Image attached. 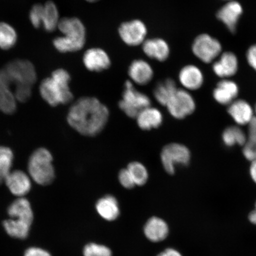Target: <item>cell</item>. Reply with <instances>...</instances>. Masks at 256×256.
<instances>
[{"label":"cell","mask_w":256,"mask_h":256,"mask_svg":"<svg viewBox=\"0 0 256 256\" xmlns=\"http://www.w3.org/2000/svg\"><path fill=\"white\" fill-rule=\"evenodd\" d=\"M44 6L36 4L33 6L30 12V20L34 26L40 28L42 24V14Z\"/></svg>","instance_id":"cell-34"},{"label":"cell","mask_w":256,"mask_h":256,"mask_svg":"<svg viewBox=\"0 0 256 256\" xmlns=\"http://www.w3.org/2000/svg\"><path fill=\"white\" fill-rule=\"evenodd\" d=\"M214 72L223 79L231 78L238 71V57L232 52H225L213 65Z\"/></svg>","instance_id":"cell-16"},{"label":"cell","mask_w":256,"mask_h":256,"mask_svg":"<svg viewBox=\"0 0 256 256\" xmlns=\"http://www.w3.org/2000/svg\"><path fill=\"white\" fill-rule=\"evenodd\" d=\"M142 50L150 58L160 62L167 60L170 52L167 42L161 38L146 40L142 44Z\"/></svg>","instance_id":"cell-19"},{"label":"cell","mask_w":256,"mask_h":256,"mask_svg":"<svg viewBox=\"0 0 256 256\" xmlns=\"http://www.w3.org/2000/svg\"><path fill=\"white\" fill-rule=\"evenodd\" d=\"M166 107L172 117L178 120H183L194 113L196 108V104L190 92L178 88Z\"/></svg>","instance_id":"cell-9"},{"label":"cell","mask_w":256,"mask_h":256,"mask_svg":"<svg viewBox=\"0 0 256 256\" xmlns=\"http://www.w3.org/2000/svg\"><path fill=\"white\" fill-rule=\"evenodd\" d=\"M17 40V34L10 25L0 23V48L3 50L10 49Z\"/></svg>","instance_id":"cell-30"},{"label":"cell","mask_w":256,"mask_h":256,"mask_svg":"<svg viewBox=\"0 0 256 256\" xmlns=\"http://www.w3.org/2000/svg\"><path fill=\"white\" fill-rule=\"evenodd\" d=\"M3 227L9 236L12 238L24 240L30 234L32 224L24 220L10 218L2 223Z\"/></svg>","instance_id":"cell-25"},{"label":"cell","mask_w":256,"mask_h":256,"mask_svg":"<svg viewBox=\"0 0 256 256\" xmlns=\"http://www.w3.org/2000/svg\"><path fill=\"white\" fill-rule=\"evenodd\" d=\"M24 256H52L49 252L43 248L36 247L28 248L25 251Z\"/></svg>","instance_id":"cell-36"},{"label":"cell","mask_w":256,"mask_h":256,"mask_svg":"<svg viewBox=\"0 0 256 256\" xmlns=\"http://www.w3.org/2000/svg\"><path fill=\"white\" fill-rule=\"evenodd\" d=\"M120 184L124 188H132L135 187L136 184L134 183L132 176L127 168L121 170L118 175Z\"/></svg>","instance_id":"cell-35"},{"label":"cell","mask_w":256,"mask_h":256,"mask_svg":"<svg viewBox=\"0 0 256 256\" xmlns=\"http://www.w3.org/2000/svg\"><path fill=\"white\" fill-rule=\"evenodd\" d=\"M179 82L188 90H196L202 86L204 75L198 66L188 65L180 70L178 74Z\"/></svg>","instance_id":"cell-20"},{"label":"cell","mask_w":256,"mask_h":256,"mask_svg":"<svg viewBox=\"0 0 256 256\" xmlns=\"http://www.w3.org/2000/svg\"><path fill=\"white\" fill-rule=\"evenodd\" d=\"M158 256H182L178 251L174 248H168Z\"/></svg>","instance_id":"cell-38"},{"label":"cell","mask_w":256,"mask_h":256,"mask_svg":"<svg viewBox=\"0 0 256 256\" xmlns=\"http://www.w3.org/2000/svg\"><path fill=\"white\" fill-rule=\"evenodd\" d=\"M71 80L69 73L63 69L52 72L50 78L43 80L40 86L42 97L52 106L70 103L73 94L70 90L69 83Z\"/></svg>","instance_id":"cell-2"},{"label":"cell","mask_w":256,"mask_h":256,"mask_svg":"<svg viewBox=\"0 0 256 256\" xmlns=\"http://www.w3.org/2000/svg\"><path fill=\"white\" fill-rule=\"evenodd\" d=\"M242 11V5L238 2L232 0L219 10L216 17L232 33H234Z\"/></svg>","instance_id":"cell-13"},{"label":"cell","mask_w":256,"mask_h":256,"mask_svg":"<svg viewBox=\"0 0 256 256\" xmlns=\"http://www.w3.org/2000/svg\"><path fill=\"white\" fill-rule=\"evenodd\" d=\"M110 111L98 98H80L70 108L67 121L82 136H94L100 133L106 124Z\"/></svg>","instance_id":"cell-1"},{"label":"cell","mask_w":256,"mask_h":256,"mask_svg":"<svg viewBox=\"0 0 256 256\" xmlns=\"http://www.w3.org/2000/svg\"><path fill=\"white\" fill-rule=\"evenodd\" d=\"M192 51L198 59L203 62L209 64L220 56L222 46L216 38L204 34L194 40L192 44Z\"/></svg>","instance_id":"cell-8"},{"label":"cell","mask_w":256,"mask_h":256,"mask_svg":"<svg viewBox=\"0 0 256 256\" xmlns=\"http://www.w3.org/2000/svg\"><path fill=\"white\" fill-rule=\"evenodd\" d=\"M137 124L140 129L149 130L158 128L162 122L163 117L158 108L151 107L144 108L136 118Z\"/></svg>","instance_id":"cell-22"},{"label":"cell","mask_w":256,"mask_h":256,"mask_svg":"<svg viewBox=\"0 0 256 256\" xmlns=\"http://www.w3.org/2000/svg\"><path fill=\"white\" fill-rule=\"evenodd\" d=\"M243 155L250 162L256 160V133L248 134L247 142L242 150Z\"/></svg>","instance_id":"cell-33"},{"label":"cell","mask_w":256,"mask_h":256,"mask_svg":"<svg viewBox=\"0 0 256 256\" xmlns=\"http://www.w3.org/2000/svg\"><path fill=\"white\" fill-rule=\"evenodd\" d=\"M64 36L56 38L54 46L60 52H73L82 50L86 40V28L82 21L76 18H64L58 25Z\"/></svg>","instance_id":"cell-3"},{"label":"cell","mask_w":256,"mask_h":256,"mask_svg":"<svg viewBox=\"0 0 256 256\" xmlns=\"http://www.w3.org/2000/svg\"><path fill=\"white\" fill-rule=\"evenodd\" d=\"M127 169L137 186H143L148 178V172L145 166L139 162H132L128 165Z\"/></svg>","instance_id":"cell-31"},{"label":"cell","mask_w":256,"mask_h":256,"mask_svg":"<svg viewBox=\"0 0 256 256\" xmlns=\"http://www.w3.org/2000/svg\"><path fill=\"white\" fill-rule=\"evenodd\" d=\"M246 57L250 66L256 72V44L249 48Z\"/></svg>","instance_id":"cell-37"},{"label":"cell","mask_w":256,"mask_h":256,"mask_svg":"<svg viewBox=\"0 0 256 256\" xmlns=\"http://www.w3.org/2000/svg\"><path fill=\"white\" fill-rule=\"evenodd\" d=\"M119 34L121 40L127 46H136L143 44L146 40L147 28L142 20H130L120 24Z\"/></svg>","instance_id":"cell-10"},{"label":"cell","mask_w":256,"mask_h":256,"mask_svg":"<svg viewBox=\"0 0 256 256\" xmlns=\"http://www.w3.org/2000/svg\"><path fill=\"white\" fill-rule=\"evenodd\" d=\"M12 82L4 68L0 70V110L12 114L16 110V98L10 88Z\"/></svg>","instance_id":"cell-11"},{"label":"cell","mask_w":256,"mask_h":256,"mask_svg":"<svg viewBox=\"0 0 256 256\" xmlns=\"http://www.w3.org/2000/svg\"><path fill=\"white\" fill-rule=\"evenodd\" d=\"M248 220L251 223L256 226V202L255 204L254 210L252 211L248 216Z\"/></svg>","instance_id":"cell-40"},{"label":"cell","mask_w":256,"mask_h":256,"mask_svg":"<svg viewBox=\"0 0 256 256\" xmlns=\"http://www.w3.org/2000/svg\"><path fill=\"white\" fill-rule=\"evenodd\" d=\"M238 84L232 80L223 79L218 83L214 90L213 96L218 103L222 105H229L236 100L238 94Z\"/></svg>","instance_id":"cell-18"},{"label":"cell","mask_w":256,"mask_h":256,"mask_svg":"<svg viewBox=\"0 0 256 256\" xmlns=\"http://www.w3.org/2000/svg\"><path fill=\"white\" fill-rule=\"evenodd\" d=\"M144 234L150 241L162 242L167 238L168 226L164 220L158 217H152L144 226Z\"/></svg>","instance_id":"cell-21"},{"label":"cell","mask_w":256,"mask_h":256,"mask_svg":"<svg viewBox=\"0 0 256 256\" xmlns=\"http://www.w3.org/2000/svg\"><path fill=\"white\" fill-rule=\"evenodd\" d=\"M82 60L86 68L92 72H103L111 65L110 56L106 51L98 48L86 50Z\"/></svg>","instance_id":"cell-12"},{"label":"cell","mask_w":256,"mask_h":256,"mask_svg":"<svg viewBox=\"0 0 256 256\" xmlns=\"http://www.w3.org/2000/svg\"><path fill=\"white\" fill-rule=\"evenodd\" d=\"M4 68L16 88H32L36 82V71L33 64L28 60H16L9 62Z\"/></svg>","instance_id":"cell-7"},{"label":"cell","mask_w":256,"mask_h":256,"mask_svg":"<svg viewBox=\"0 0 256 256\" xmlns=\"http://www.w3.org/2000/svg\"><path fill=\"white\" fill-rule=\"evenodd\" d=\"M250 174L252 181L256 184V160L252 162L250 167Z\"/></svg>","instance_id":"cell-39"},{"label":"cell","mask_w":256,"mask_h":256,"mask_svg":"<svg viewBox=\"0 0 256 256\" xmlns=\"http://www.w3.org/2000/svg\"><path fill=\"white\" fill-rule=\"evenodd\" d=\"M8 214L10 218L18 219L32 224L34 212L31 204L24 198H18L9 206Z\"/></svg>","instance_id":"cell-23"},{"label":"cell","mask_w":256,"mask_h":256,"mask_svg":"<svg viewBox=\"0 0 256 256\" xmlns=\"http://www.w3.org/2000/svg\"><path fill=\"white\" fill-rule=\"evenodd\" d=\"M53 158L48 150L40 148L32 154L28 163L30 177L36 184L46 186L50 184L55 178Z\"/></svg>","instance_id":"cell-4"},{"label":"cell","mask_w":256,"mask_h":256,"mask_svg":"<svg viewBox=\"0 0 256 256\" xmlns=\"http://www.w3.org/2000/svg\"><path fill=\"white\" fill-rule=\"evenodd\" d=\"M86 1H87L90 2H96L99 1V0H86Z\"/></svg>","instance_id":"cell-41"},{"label":"cell","mask_w":256,"mask_h":256,"mask_svg":"<svg viewBox=\"0 0 256 256\" xmlns=\"http://www.w3.org/2000/svg\"><path fill=\"white\" fill-rule=\"evenodd\" d=\"M178 90L174 80L166 79L156 86L154 90V96L158 104L166 106Z\"/></svg>","instance_id":"cell-26"},{"label":"cell","mask_w":256,"mask_h":256,"mask_svg":"<svg viewBox=\"0 0 256 256\" xmlns=\"http://www.w3.org/2000/svg\"><path fill=\"white\" fill-rule=\"evenodd\" d=\"M254 114H255V117L256 118V104L255 108H254Z\"/></svg>","instance_id":"cell-42"},{"label":"cell","mask_w":256,"mask_h":256,"mask_svg":"<svg viewBox=\"0 0 256 256\" xmlns=\"http://www.w3.org/2000/svg\"><path fill=\"white\" fill-rule=\"evenodd\" d=\"M14 158V154L10 149L6 146H0V184L5 182L10 172Z\"/></svg>","instance_id":"cell-29"},{"label":"cell","mask_w":256,"mask_h":256,"mask_svg":"<svg viewBox=\"0 0 256 256\" xmlns=\"http://www.w3.org/2000/svg\"><path fill=\"white\" fill-rule=\"evenodd\" d=\"M150 106L151 100L148 96L137 90L132 82H126L122 98L119 103L120 110L128 116L136 118L140 111Z\"/></svg>","instance_id":"cell-5"},{"label":"cell","mask_w":256,"mask_h":256,"mask_svg":"<svg viewBox=\"0 0 256 256\" xmlns=\"http://www.w3.org/2000/svg\"><path fill=\"white\" fill-rule=\"evenodd\" d=\"M96 210L104 219L112 222L118 218L120 214L119 204L116 198L112 195H106L96 203Z\"/></svg>","instance_id":"cell-24"},{"label":"cell","mask_w":256,"mask_h":256,"mask_svg":"<svg viewBox=\"0 0 256 256\" xmlns=\"http://www.w3.org/2000/svg\"><path fill=\"white\" fill-rule=\"evenodd\" d=\"M222 139L224 144L228 147L236 145L244 146L247 142L248 136L240 127L232 126L224 130Z\"/></svg>","instance_id":"cell-28"},{"label":"cell","mask_w":256,"mask_h":256,"mask_svg":"<svg viewBox=\"0 0 256 256\" xmlns=\"http://www.w3.org/2000/svg\"><path fill=\"white\" fill-rule=\"evenodd\" d=\"M190 150L181 144H169L162 148L161 152L163 168L170 174H174L177 166H186L190 164Z\"/></svg>","instance_id":"cell-6"},{"label":"cell","mask_w":256,"mask_h":256,"mask_svg":"<svg viewBox=\"0 0 256 256\" xmlns=\"http://www.w3.org/2000/svg\"><path fill=\"white\" fill-rule=\"evenodd\" d=\"M228 113L235 122L240 126L250 122L254 116V110L247 101L238 99L228 105Z\"/></svg>","instance_id":"cell-15"},{"label":"cell","mask_w":256,"mask_h":256,"mask_svg":"<svg viewBox=\"0 0 256 256\" xmlns=\"http://www.w3.org/2000/svg\"><path fill=\"white\" fill-rule=\"evenodd\" d=\"M228 1H232V0H228Z\"/></svg>","instance_id":"cell-43"},{"label":"cell","mask_w":256,"mask_h":256,"mask_svg":"<svg viewBox=\"0 0 256 256\" xmlns=\"http://www.w3.org/2000/svg\"><path fill=\"white\" fill-rule=\"evenodd\" d=\"M4 182L12 194L18 198H24L31 188L30 177L21 170L10 172Z\"/></svg>","instance_id":"cell-14"},{"label":"cell","mask_w":256,"mask_h":256,"mask_svg":"<svg viewBox=\"0 0 256 256\" xmlns=\"http://www.w3.org/2000/svg\"><path fill=\"white\" fill-rule=\"evenodd\" d=\"M59 14L56 6L52 2H49L44 6L42 14V24L47 32L56 30L59 24Z\"/></svg>","instance_id":"cell-27"},{"label":"cell","mask_w":256,"mask_h":256,"mask_svg":"<svg viewBox=\"0 0 256 256\" xmlns=\"http://www.w3.org/2000/svg\"><path fill=\"white\" fill-rule=\"evenodd\" d=\"M128 74L136 84L144 86L152 81L154 71L151 65L146 60H136L130 64L128 68Z\"/></svg>","instance_id":"cell-17"},{"label":"cell","mask_w":256,"mask_h":256,"mask_svg":"<svg viewBox=\"0 0 256 256\" xmlns=\"http://www.w3.org/2000/svg\"><path fill=\"white\" fill-rule=\"evenodd\" d=\"M84 256H112V251L106 246L90 243L83 250Z\"/></svg>","instance_id":"cell-32"}]
</instances>
